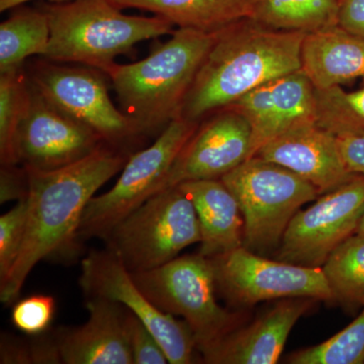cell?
Wrapping results in <instances>:
<instances>
[{"label":"cell","mask_w":364,"mask_h":364,"mask_svg":"<svg viewBox=\"0 0 364 364\" xmlns=\"http://www.w3.org/2000/svg\"><path fill=\"white\" fill-rule=\"evenodd\" d=\"M0 25V73L23 68L26 58L43 57L50 41V23L41 7L21 6Z\"/></svg>","instance_id":"7402d4cb"},{"label":"cell","mask_w":364,"mask_h":364,"mask_svg":"<svg viewBox=\"0 0 364 364\" xmlns=\"http://www.w3.org/2000/svg\"><path fill=\"white\" fill-rule=\"evenodd\" d=\"M128 333L134 364L169 363L156 337L130 311H128Z\"/></svg>","instance_id":"f546056e"},{"label":"cell","mask_w":364,"mask_h":364,"mask_svg":"<svg viewBox=\"0 0 364 364\" xmlns=\"http://www.w3.org/2000/svg\"><path fill=\"white\" fill-rule=\"evenodd\" d=\"M229 107L240 112L250 124L252 158L277 136L296 127L316 123L315 87L299 69L251 90Z\"/></svg>","instance_id":"9a60e30c"},{"label":"cell","mask_w":364,"mask_h":364,"mask_svg":"<svg viewBox=\"0 0 364 364\" xmlns=\"http://www.w3.org/2000/svg\"><path fill=\"white\" fill-rule=\"evenodd\" d=\"M50 23L44 58L80 63L104 73L114 59L130 53L143 41L174 33L173 23L161 16H128L109 0H71L42 4Z\"/></svg>","instance_id":"277c9868"},{"label":"cell","mask_w":364,"mask_h":364,"mask_svg":"<svg viewBox=\"0 0 364 364\" xmlns=\"http://www.w3.org/2000/svg\"><path fill=\"white\" fill-rule=\"evenodd\" d=\"M28 223V200H20L16 207L0 217V280L11 272L18 260Z\"/></svg>","instance_id":"83f0119b"},{"label":"cell","mask_w":364,"mask_h":364,"mask_svg":"<svg viewBox=\"0 0 364 364\" xmlns=\"http://www.w3.org/2000/svg\"><path fill=\"white\" fill-rule=\"evenodd\" d=\"M333 301L364 306V236L354 234L335 249L322 267Z\"/></svg>","instance_id":"cb8c5ba5"},{"label":"cell","mask_w":364,"mask_h":364,"mask_svg":"<svg viewBox=\"0 0 364 364\" xmlns=\"http://www.w3.org/2000/svg\"><path fill=\"white\" fill-rule=\"evenodd\" d=\"M315 299H279L268 312L247 326H240L203 352L208 364H274L289 334Z\"/></svg>","instance_id":"2e32d148"},{"label":"cell","mask_w":364,"mask_h":364,"mask_svg":"<svg viewBox=\"0 0 364 364\" xmlns=\"http://www.w3.org/2000/svg\"><path fill=\"white\" fill-rule=\"evenodd\" d=\"M28 196V176L25 166L1 165L0 168V203L26 200Z\"/></svg>","instance_id":"4dcf8cb0"},{"label":"cell","mask_w":364,"mask_h":364,"mask_svg":"<svg viewBox=\"0 0 364 364\" xmlns=\"http://www.w3.org/2000/svg\"><path fill=\"white\" fill-rule=\"evenodd\" d=\"M132 277L162 312L183 318L200 353L244 323L241 313L218 304L214 264L200 253L178 256L154 269L132 273Z\"/></svg>","instance_id":"8992f818"},{"label":"cell","mask_w":364,"mask_h":364,"mask_svg":"<svg viewBox=\"0 0 364 364\" xmlns=\"http://www.w3.org/2000/svg\"><path fill=\"white\" fill-rule=\"evenodd\" d=\"M85 324L55 332L62 363L134 364L128 333V310L117 301L87 299Z\"/></svg>","instance_id":"ac0fdd59"},{"label":"cell","mask_w":364,"mask_h":364,"mask_svg":"<svg viewBox=\"0 0 364 364\" xmlns=\"http://www.w3.org/2000/svg\"><path fill=\"white\" fill-rule=\"evenodd\" d=\"M107 250L131 273L146 272L178 257L200 243L202 232L191 198L178 186L150 196L104 239Z\"/></svg>","instance_id":"52a82bcc"},{"label":"cell","mask_w":364,"mask_h":364,"mask_svg":"<svg viewBox=\"0 0 364 364\" xmlns=\"http://www.w3.org/2000/svg\"><path fill=\"white\" fill-rule=\"evenodd\" d=\"M100 70L38 62L28 76L31 85L59 111L86 124L107 145L141 135L136 124L117 109Z\"/></svg>","instance_id":"8fae6325"},{"label":"cell","mask_w":364,"mask_h":364,"mask_svg":"<svg viewBox=\"0 0 364 364\" xmlns=\"http://www.w3.org/2000/svg\"><path fill=\"white\" fill-rule=\"evenodd\" d=\"M210 259L217 287L235 306L247 308L261 301L294 298L333 301L322 267L269 259L244 246Z\"/></svg>","instance_id":"9c48e42d"},{"label":"cell","mask_w":364,"mask_h":364,"mask_svg":"<svg viewBox=\"0 0 364 364\" xmlns=\"http://www.w3.org/2000/svg\"><path fill=\"white\" fill-rule=\"evenodd\" d=\"M0 363L33 364L31 342L2 335L0 343Z\"/></svg>","instance_id":"836d02e7"},{"label":"cell","mask_w":364,"mask_h":364,"mask_svg":"<svg viewBox=\"0 0 364 364\" xmlns=\"http://www.w3.org/2000/svg\"><path fill=\"white\" fill-rule=\"evenodd\" d=\"M287 360L291 364H363L364 306L343 330L322 343L294 352Z\"/></svg>","instance_id":"4316f807"},{"label":"cell","mask_w":364,"mask_h":364,"mask_svg":"<svg viewBox=\"0 0 364 364\" xmlns=\"http://www.w3.org/2000/svg\"><path fill=\"white\" fill-rule=\"evenodd\" d=\"M119 9H138L166 18L178 28L217 33L252 18L255 0H109Z\"/></svg>","instance_id":"44dd1931"},{"label":"cell","mask_w":364,"mask_h":364,"mask_svg":"<svg viewBox=\"0 0 364 364\" xmlns=\"http://www.w3.org/2000/svg\"><path fill=\"white\" fill-rule=\"evenodd\" d=\"M336 136L346 168L354 176H364V134H345Z\"/></svg>","instance_id":"1f68e13d"},{"label":"cell","mask_w":364,"mask_h":364,"mask_svg":"<svg viewBox=\"0 0 364 364\" xmlns=\"http://www.w3.org/2000/svg\"><path fill=\"white\" fill-rule=\"evenodd\" d=\"M339 0H255L251 20L277 31L310 33L338 25Z\"/></svg>","instance_id":"603a6c76"},{"label":"cell","mask_w":364,"mask_h":364,"mask_svg":"<svg viewBox=\"0 0 364 364\" xmlns=\"http://www.w3.org/2000/svg\"><path fill=\"white\" fill-rule=\"evenodd\" d=\"M56 312V301L49 294H33L16 301L11 310V323L31 336L42 335L51 325Z\"/></svg>","instance_id":"f1b7e54d"},{"label":"cell","mask_w":364,"mask_h":364,"mask_svg":"<svg viewBox=\"0 0 364 364\" xmlns=\"http://www.w3.org/2000/svg\"><path fill=\"white\" fill-rule=\"evenodd\" d=\"M301 70L316 90L363 79L364 38L333 26L306 33L301 46Z\"/></svg>","instance_id":"ffe728a7"},{"label":"cell","mask_w":364,"mask_h":364,"mask_svg":"<svg viewBox=\"0 0 364 364\" xmlns=\"http://www.w3.org/2000/svg\"><path fill=\"white\" fill-rule=\"evenodd\" d=\"M306 36L273 30L251 18L219 31L179 117L200 123L251 90L299 70Z\"/></svg>","instance_id":"7a4b0ae2"},{"label":"cell","mask_w":364,"mask_h":364,"mask_svg":"<svg viewBox=\"0 0 364 364\" xmlns=\"http://www.w3.org/2000/svg\"><path fill=\"white\" fill-rule=\"evenodd\" d=\"M31 92L18 138L20 164L44 171L63 168L107 144L97 132L47 102L32 85Z\"/></svg>","instance_id":"5bb4252c"},{"label":"cell","mask_w":364,"mask_h":364,"mask_svg":"<svg viewBox=\"0 0 364 364\" xmlns=\"http://www.w3.org/2000/svg\"><path fill=\"white\" fill-rule=\"evenodd\" d=\"M79 284L87 299L117 301L142 321L159 341L170 364L193 363L198 348L188 323L158 309L111 251L93 250L86 256L81 262Z\"/></svg>","instance_id":"7c38bea8"},{"label":"cell","mask_w":364,"mask_h":364,"mask_svg":"<svg viewBox=\"0 0 364 364\" xmlns=\"http://www.w3.org/2000/svg\"><path fill=\"white\" fill-rule=\"evenodd\" d=\"M364 213V176L318 196L299 210L287 226L274 259L306 267H322L340 244L356 233Z\"/></svg>","instance_id":"30bf717a"},{"label":"cell","mask_w":364,"mask_h":364,"mask_svg":"<svg viewBox=\"0 0 364 364\" xmlns=\"http://www.w3.org/2000/svg\"><path fill=\"white\" fill-rule=\"evenodd\" d=\"M31 85L18 70L0 73V163L20 164L18 138L31 104Z\"/></svg>","instance_id":"d4e9b609"},{"label":"cell","mask_w":364,"mask_h":364,"mask_svg":"<svg viewBox=\"0 0 364 364\" xmlns=\"http://www.w3.org/2000/svg\"><path fill=\"white\" fill-rule=\"evenodd\" d=\"M244 219V244L259 255L274 254L287 226L306 203L321 196L291 170L257 156L223 176Z\"/></svg>","instance_id":"5b68a950"},{"label":"cell","mask_w":364,"mask_h":364,"mask_svg":"<svg viewBox=\"0 0 364 364\" xmlns=\"http://www.w3.org/2000/svg\"><path fill=\"white\" fill-rule=\"evenodd\" d=\"M251 144L245 117L230 107L215 112L182 148L157 193L182 182L221 179L250 158Z\"/></svg>","instance_id":"4fadbf2b"},{"label":"cell","mask_w":364,"mask_h":364,"mask_svg":"<svg viewBox=\"0 0 364 364\" xmlns=\"http://www.w3.org/2000/svg\"><path fill=\"white\" fill-rule=\"evenodd\" d=\"M191 198L200 222V252L214 258L244 244V219L236 196L221 179L191 181L178 184Z\"/></svg>","instance_id":"d6986e66"},{"label":"cell","mask_w":364,"mask_h":364,"mask_svg":"<svg viewBox=\"0 0 364 364\" xmlns=\"http://www.w3.org/2000/svg\"><path fill=\"white\" fill-rule=\"evenodd\" d=\"M338 26L364 38V0H339Z\"/></svg>","instance_id":"d6a6232c"},{"label":"cell","mask_w":364,"mask_h":364,"mask_svg":"<svg viewBox=\"0 0 364 364\" xmlns=\"http://www.w3.org/2000/svg\"><path fill=\"white\" fill-rule=\"evenodd\" d=\"M32 1V0H0V11H11V9H16L21 6H23L26 2ZM51 4H64V2H69L71 0H48Z\"/></svg>","instance_id":"e575fe53"},{"label":"cell","mask_w":364,"mask_h":364,"mask_svg":"<svg viewBox=\"0 0 364 364\" xmlns=\"http://www.w3.org/2000/svg\"><path fill=\"white\" fill-rule=\"evenodd\" d=\"M355 234L363 235L364 236V213L363 217H361L360 222H359L358 230H356Z\"/></svg>","instance_id":"d590c367"},{"label":"cell","mask_w":364,"mask_h":364,"mask_svg":"<svg viewBox=\"0 0 364 364\" xmlns=\"http://www.w3.org/2000/svg\"><path fill=\"white\" fill-rule=\"evenodd\" d=\"M316 124L334 134H364V86L346 91L341 86L316 90Z\"/></svg>","instance_id":"484cf974"},{"label":"cell","mask_w":364,"mask_h":364,"mask_svg":"<svg viewBox=\"0 0 364 364\" xmlns=\"http://www.w3.org/2000/svg\"><path fill=\"white\" fill-rule=\"evenodd\" d=\"M217 33L178 28L145 59L126 65L116 63L105 72L122 111L141 135L164 129L181 116L184 100Z\"/></svg>","instance_id":"3957f363"},{"label":"cell","mask_w":364,"mask_h":364,"mask_svg":"<svg viewBox=\"0 0 364 364\" xmlns=\"http://www.w3.org/2000/svg\"><path fill=\"white\" fill-rule=\"evenodd\" d=\"M200 124L176 117L150 147L128 158L116 184L107 193L93 196L86 205L79 226V240H104L112 228L154 196Z\"/></svg>","instance_id":"ba28073f"},{"label":"cell","mask_w":364,"mask_h":364,"mask_svg":"<svg viewBox=\"0 0 364 364\" xmlns=\"http://www.w3.org/2000/svg\"><path fill=\"white\" fill-rule=\"evenodd\" d=\"M255 156L291 170L315 186L320 195L356 176L345 166L337 136L316 123L296 127L277 136Z\"/></svg>","instance_id":"e0dca14e"},{"label":"cell","mask_w":364,"mask_h":364,"mask_svg":"<svg viewBox=\"0 0 364 364\" xmlns=\"http://www.w3.org/2000/svg\"><path fill=\"white\" fill-rule=\"evenodd\" d=\"M128 158L104 146L80 161L56 170L26 167L28 176L25 240L13 268L0 280V299H18L30 273L42 260L77 252L79 226L98 189L124 168ZM71 256V255H70Z\"/></svg>","instance_id":"6da1fadb"}]
</instances>
